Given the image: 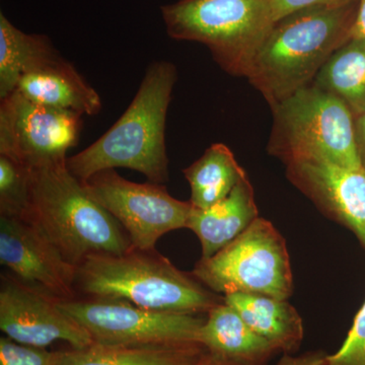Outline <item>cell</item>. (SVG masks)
<instances>
[{
  "instance_id": "obj_26",
  "label": "cell",
  "mask_w": 365,
  "mask_h": 365,
  "mask_svg": "<svg viewBox=\"0 0 365 365\" xmlns=\"http://www.w3.org/2000/svg\"><path fill=\"white\" fill-rule=\"evenodd\" d=\"M327 359H328V354L319 350V351L304 353L299 356L285 355L276 365H326Z\"/></svg>"
},
{
  "instance_id": "obj_4",
  "label": "cell",
  "mask_w": 365,
  "mask_h": 365,
  "mask_svg": "<svg viewBox=\"0 0 365 365\" xmlns=\"http://www.w3.org/2000/svg\"><path fill=\"white\" fill-rule=\"evenodd\" d=\"M76 289L86 297L127 300L170 313L207 314L225 300L157 250L91 255L78 267Z\"/></svg>"
},
{
  "instance_id": "obj_10",
  "label": "cell",
  "mask_w": 365,
  "mask_h": 365,
  "mask_svg": "<svg viewBox=\"0 0 365 365\" xmlns=\"http://www.w3.org/2000/svg\"><path fill=\"white\" fill-rule=\"evenodd\" d=\"M81 115L32 102L14 91L0 103V155L33 170L67 163Z\"/></svg>"
},
{
  "instance_id": "obj_27",
  "label": "cell",
  "mask_w": 365,
  "mask_h": 365,
  "mask_svg": "<svg viewBox=\"0 0 365 365\" xmlns=\"http://www.w3.org/2000/svg\"><path fill=\"white\" fill-rule=\"evenodd\" d=\"M355 132L360 158L365 170V113L355 119Z\"/></svg>"
},
{
  "instance_id": "obj_18",
  "label": "cell",
  "mask_w": 365,
  "mask_h": 365,
  "mask_svg": "<svg viewBox=\"0 0 365 365\" xmlns=\"http://www.w3.org/2000/svg\"><path fill=\"white\" fill-rule=\"evenodd\" d=\"M199 343L105 345L66 351L58 365H194L205 355Z\"/></svg>"
},
{
  "instance_id": "obj_6",
  "label": "cell",
  "mask_w": 365,
  "mask_h": 365,
  "mask_svg": "<svg viewBox=\"0 0 365 365\" xmlns=\"http://www.w3.org/2000/svg\"><path fill=\"white\" fill-rule=\"evenodd\" d=\"M160 11L170 38L207 46L232 76H246L275 24L270 0H178Z\"/></svg>"
},
{
  "instance_id": "obj_17",
  "label": "cell",
  "mask_w": 365,
  "mask_h": 365,
  "mask_svg": "<svg viewBox=\"0 0 365 365\" xmlns=\"http://www.w3.org/2000/svg\"><path fill=\"white\" fill-rule=\"evenodd\" d=\"M223 299L276 351L292 352L302 344L304 323L299 312L287 299L250 294H225Z\"/></svg>"
},
{
  "instance_id": "obj_12",
  "label": "cell",
  "mask_w": 365,
  "mask_h": 365,
  "mask_svg": "<svg viewBox=\"0 0 365 365\" xmlns=\"http://www.w3.org/2000/svg\"><path fill=\"white\" fill-rule=\"evenodd\" d=\"M0 263L14 277L59 299L78 297V267L63 258L39 228L0 215Z\"/></svg>"
},
{
  "instance_id": "obj_24",
  "label": "cell",
  "mask_w": 365,
  "mask_h": 365,
  "mask_svg": "<svg viewBox=\"0 0 365 365\" xmlns=\"http://www.w3.org/2000/svg\"><path fill=\"white\" fill-rule=\"evenodd\" d=\"M326 365H365V302L340 349L328 355Z\"/></svg>"
},
{
  "instance_id": "obj_9",
  "label": "cell",
  "mask_w": 365,
  "mask_h": 365,
  "mask_svg": "<svg viewBox=\"0 0 365 365\" xmlns=\"http://www.w3.org/2000/svg\"><path fill=\"white\" fill-rule=\"evenodd\" d=\"M83 182L126 230L134 249L155 250L163 235L186 228L193 209L191 203L170 195L163 185L128 181L114 169L98 172Z\"/></svg>"
},
{
  "instance_id": "obj_2",
  "label": "cell",
  "mask_w": 365,
  "mask_h": 365,
  "mask_svg": "<svg viewBox=\"0 0 365 365\" xmlns=\"http://www.w3.org/2000/svg\"><path fill=\"white\" fill-rule=\"evenodd\" d=\"M177 78L175 64L153 62L116 123L86 150L67 158L69 172L85 182L102 170L126 168L155 184L169 181L165 124Z\"/></svg>"
},
{
  "instance_id": "obj_5",
  "label": "cell",
  "mask_w": 365,
  "mask_h": 365,
  "mask_svg": "<svg viewBox=\"0 0 365 365\" xmlns=\"http://www.w3.org/2000/svg\"><path fill=\"white\" fill-rule=\"evenodd\" d=\"M271 155L285 163L326 160L364 170L357 146L355 118L337 97L311 85L272 107Z\"/></svg>"
},
{
  "instance_id": "obj_20",
  "label": "cell",
  "mask_w": 365,
  "mask_h": 365,
  "mask_svg": "<svg viewBox=\"0 0 365 365\" xmlns=\"http://www.w3.org/2000/svg\"><path fill=\"white\" fill-rule=\"evenodd\" d=\"M313 85L340 98L355 119L364 115L365 39L351 36L322 67Z\"/></svg>"
},
{
  "instance_id": "obj_7",
  "label": "cell",
  "mask_w": 365,
  "mask_h": 365,
  "mask_svg": "<svg viewBox=\"0 0 365 365\" xmlns=\"http://www.w3.org/2000/svg\"><path fill=\"white\" fill-rule=\"evenodd\" d=\"M191 273L209 289L223 295L261 294L288 299L294 287L284 237L261 217L220 252L200 258Z\"/></svg>"
},
{
  "instance_id": "obj_22",
  "label": "cell",
  "mask_w": 365,
  "mask_h": 365,
  "mask_svg": "<svg viewBox=\"0 0 365 365\" xmlns=\"http://www.w3.org/2000/svg\"><path fill=\"white\" fill-rule=\"evenodd\" d=\"M30 204V170L0 155V215L25 220Z\"/></svg>"
},
{
  "instance_id": "obj_16",
  "label": "cell",
  "mask_w": 365,
  "mask_h": 365,
  "mask_svg": "<svg viewBox=\"0 0 365 365\" xmlns=\"http://www.w3.org/2000/svg\"><path fill=\"white\" fill-rule=\"evenodd\" d=\"M198 343L216 357L245 365L260 364L276 351L225 300L208 312Z\"/></svg>"
},
{
  "instance_id": "obj_29",
  "label": "cell",
  "mask_w": 365,
  "mask_h": 365,
  "mask_svg": "<svg viewBox=\"0 0 365 365\" xmlns=\"http://www.w3.org/2000/svg\"><path fill=\"white\" fill-rule=\"evenodd\" d=\"M194 365H245L241 364H237V362L230 361V360H225L216 357L215 355L210 354V353L206 352L205 355Z\"/></svg>"
},
{
  "instance_id": "obj_13",
  "label": "cell",
  "mask_w": 365,
  "mask_h": 365,
  "mask_svg": "<svg viewBox=\"0 0 365 365\" xmlns=\"http://www.w3.org/2000/svg\"><path fill=\"white\" fill-rule=\"evenodd\" d=\"M287 165L290 182L323 212L350 228L365 246V170L326 160Z\"/></svg>"
},
{
  "instance_id": "obj_14",
  "label": "cell",
  "mask_w": 365,
  "mask_h": 365,
  "mask_svg": "<svg viewBox=\"0 0 365 365\" xmlns=\"http://www.w3.org/2000/svg\"><path fill=\"white\" fill-rule=\"evenodd\" d=\"M16 91L37 104L93 116L102 110L101 96L59 53L23 74Z\"/></svg>"
},
{
  "instance_id": "obj_11",
  "label": "cell",
  "mask_w": 365,
  "mask_h": 365,
  "mask_svg": "<svg viewBox=\"0 0 365 365\" xmlns=\"http://www.w3.org/2000/svg\"><path fill=\"white\" fill-rule=\"evenodd\" d=\"M58 300L14 275H2L0 329L9 339L33 347L46 348L56 341L72 349L93 344L90 334L59 309Z\"/></svg>"
},
{
  "instance_id": "obj_23",
  "label": "cell",
  "mask_w": 365,
  "mask_h": 365,
  "mask_svg": "<svg viewBox=\"0 0 365 365\" xmlns=\"http://www.w3.org/2000/svg\"><path fill=\"white\" fill-rule=\"evenodd\" d=\"M66 352L20 344L6 336L0 338V365H58Z\"/></svg>"
},
{
  "instance_id": "obj_8",
  "label": "cell",
  "mask_w": 365,
  "mask_h": 365,
  "mask_svg": "<svg viewBox=\"0 0 365 365\" xmlns=\"http://www.w3.org/2000/svg\"><path fill=\"white\" fill-rule=\"evenodd\" d=\"M58 307L90 334L93 343L105 345L198 343L206 319L198 314L153 311L122 299L76 297L59 299Z\"/></svg>"
},
{
  "instance_id": "obj_1",
  "label": "cell",
  "mask_w": 365,
  "mask_h": 365,
  "mask_svg": "<svg viewBox=\"0 0 365 365\" xmlns=\"http://www.w3.org/2000/svg\"><path fill=\"white\" fill-rule=\"evenodd\" d=\"M359 0L309 7L276 21L246 76L274 107L313 83L334 53L351 38Z\"/></svg>"
},
{
  "instance_id": "obj_3",
  "label": "cell",
  "mask_w": 365,
  "mask_h": 365,
  "mask_svg": "<svg viewBox=\"0 0 365 365\" xmlns=\"http://www.w3.org/2000/svg\"><path fill=\"white\" fill-rule=\"evenodd\" d=\"M26 222L39 228L67 262L132 248L126 230L69 172L66 163L30 170Z\"/></svg>"
},
{
  "instance_id": "obj_15",
  "label": "cell",
  "mask_w": 365,
  "mask_h": 365,
  "mask_svg": "<svg viewBox=\"0 0 365 365\" xmlns=\"http://www.w3.org/2000/svg\"><path fill=\"white\" fill-rule=\"evenodd\" d=\"M254 190L248 177L227 197L207 209H192L186 228L200 241L206 259L237 239L258 218Z\"/></svg>"
},
{
  "instance_id": "obj_25",
  "label": "cell",
  "mask_w": 365,
  "mask_h": 365,
  "mask_svg": "<svg viewBox=\"0 0 365 365\" xmlns=\"http://www.w3.org/2000/svg\"><path fill=\"white\" fill-rule=\"evenodd\" d=\"M349 1L352 0H270L275 23L289 14L309 7L331 6Z\"/></svg>"
},
{
  "instance_id": "obj_19",
  "label": "cell",
  "mask_w": 365,
  "mask_h": 365,
  "mask_svg": "<svg viewBox=\"0 0 365 365\" xmlns=\"http://www.w3.org/2000/svg\"><path fill=\"white\" fill-rule=\"evenodd\" d=\"M182 174L191 189L189 202L196 209H207L223 200L247 178L232 151L223 143L212 144Z\"/></svg>"
},
{
  "instance_id": "obj_21",
  "label": "cell",
  "mask_w": 365,
  "mask_h": 365,
  "mask_svg": "<svg viewBox=\"0 0 365 365\" xmlns=\"http://www.w3.org/2000/svg\"><path fill=\"white\" fill-rule=\"evenodd\" d=\"M56 53L46 36L23 32L0 14V100L16 91L26 71Z\"/></svg>"
},
{
  "instance_id": "obj_28",
  "label": "cell",
  "mask_w": 365,
  "mask_h": 365,
  "mask_svg": "<svg viewBox=\"0 0 365 365\" xmlns=\"http://www.w3.org/2000/svg\"><path fill=\"white\" fill-rule=\"evenodd\" d=\"M352 36L365 39V0H359V9L353 26Z\"/></svg>"
}]
</instances>
